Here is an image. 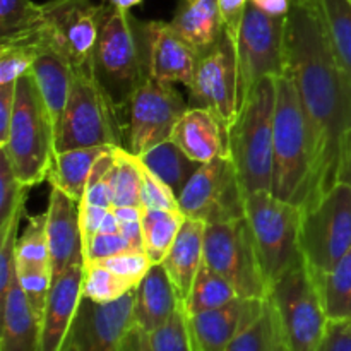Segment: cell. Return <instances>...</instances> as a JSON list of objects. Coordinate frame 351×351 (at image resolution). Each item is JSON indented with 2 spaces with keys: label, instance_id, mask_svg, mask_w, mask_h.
Listing matches in <instances>:
<instances>
[{
  "label": "cell",
  "instance_id": "40",
  "mask_svg": "<svg viewBox=\"0 0 351 351\" xmlns=\"http://www.w3.org/2000/svg\"><path fill=\"white\" fill-rule=\"evenodd\" d=\"M29 189L31 187L17 180L9 158L3 151H0V228L9 223L17 209L26 206Z\"/></svg>",
  "mask_w": 351,
  "mask_h": 351
},
{
  "label": "cell",
  "instance_id": "21",
  "mask_svg": "<svg viewBox=\"0 0 351 351\" xmlns=\"http://www.w3.org/2000/svg\"><path fill=\"white\" fill-rule=\"evenodd\" d=\"M171 141L197 163L228 154V129L208 108L189 106L175 125Z\"/></svg>",
  "mask_w": 351,
  "mask_h": 351
},
{
  "label": "cell",
  "instance_id": "1",
  "mask_svg": "<svg viewBox=\"0 0 351 351\" xmlns=\"http://www.w3.org/2000/svg\"><path fill=\"white\" fill-rule=\"evenodd\" d=\"M287 69L293 75L312 139V175L304 208L351 175V79L326 33L319 0H293L287 16Z\"/></svg>",
  "mask_w": 351,
  "mask_h": 351
},
{
  "label": "cell",
  "instance_id": "35",
  "mask_svg": "<svg viewBox=\"0 0 351 351\" xmlns=\"http://www.w3.org/2000/svg\"><path fill=\"white\" fill-rule=\"evenodd\" d=\"M225 351H290L285 341L276 312L267 298L259 319Z\"/></svg>",
  "mask_w": 351,
  "mask_h": 351
},
{
  "label": "cell",
  "instance_id": "38",
  "mask_svg": "<svg viewBox=\"0 0 351 351\" xmlns=\"http://www.w3.org/2000/svg\"><path fill=\"white\" fill-rule=\"evenodd\" d=\"M130 281L123 280L122 276L113 271L106 269L101 264H88L84 271V281H82V297L96 304H110L117 302L127 295L129 291L136 290Z\"/></svg>",
  "mask_w": 351,
  "mask_h": 351
},
{
  "label": "cell",
  "instance_id": "54",
  "mask_svg": "<svg viewBox=\"0 0 351 351\" xmlns=\"http://www.w3.org/2000/svg\"><path fill=\"white\" fill-rule=\"evenodd\" d=\"M350 184H351V175H350Z\"/></svg>",
  "mask_w": 351,
  "mask_h": 351
},
{
  "label": "cell",
  "instance_id": "7",
  "mask_svg": "<svg viewBox=\"0 0 351 351\" xmlns=\"http://www.w3.org/2000/svg\"><path fill=\"white\" fill-rule=\"evenodd\" d=\"M254 249L267 287L300 263L302 208L276 197L271 191L256 192L245 201Z\"/></svg>",
  "mask_w": 351,
  "mask_h": 351
},
{
  "label": "cell",
  "instance_id": "50",
  "mask_svg": "<svg viewBox=\"0 0 351 351\" xmlns=\"http://www.w3.org/2000/svg\"><path fill=\"white\" fill-rule=\"evenodd\" d=\"M134 350L136 351H153L151 350L147 332L141 331L139 328L134 329Z\"/></svg>",
  "mask_w": 351,
  "mask_h": 351
},
{
  "label": "cell",
  "instance_id": "24",
  "mask_svg": "<svg viewBox=\"0 0 351 351\" xmlns=\"http://www.w3.org/2000/svg\"><path fill=\"white\" fill-rule=\"evenodd\" d=\"M180 298L163 264H153L136 288L134 324L144 332H153L180 307Z\"/></svg>",
  "mask_w": 351,
  "mask_h": 351
},
{
  "label": "cell",
  "instance_id": "14",
  "mask_svg": "<svg viewBox=\"0 0 351 351\" xmlns=\"http://www.w3.org/2000/svg\"><path fill=\"white\" fill-rule=\"evenodd\" d=\"M189 106L171 82L147 77L127 103L125 149L141 156L163 141L171 139L175 125Z\"/></svg>",
  "mask_w": 351,
  "mask_h": 351
},
{
  "label": "cell",
  "instance_id": "10",
  "mask_svg": "<svg viewBox=\"0 0 351 351\" xmlns=\"http://www.w3.org/2000/svg\"><path fill=\"white\" fill-rule=\"evenodd\" d=\"M287 17H273L247 3L235 36L239 71V110L254 86L287 72Z\"/></svg>",
  "mask_w": 351,
  "mask_h": 351
},
{
  "label": "cell",
  "instance_id": "27",
  "mask_svg": "<svg viewBox=\"0 0 351 351\" xmlns=\"http://www.w3.org/2000/svg\"><path fill=\"white\" fill-rule=\"evenodd\" d=\"M113 147L115 146H95L57 151L53 168L47 182H50L51 187L60 189L72 199L81 202L84 199L93 168L99 158L110 153Z\"/></svg>",
  "mask_w": 351,
  "mask_h": 351
},
{
  "label": "cell",
  "instance_id": "44",
  "mask_svg": "<svg viewBox=\"0 0 351 351\" xmlns=\"http://www.w3.org/2000/svg\"><path fill=\"white\" fill-rule=\"evenodd\" d=\"M134 249L129 240L120 232L115 233H96L82 242V256L84 264H96L108 257L122 254L125 250Z\"/></svg>",
  "mask_w": 351,
  "mask_h": 351
},
{
  "label": "cell",
  "instance_id": "30",
  "mask_svg": "<svg viewBox=\"0 0 351 351\" xmlns=\"http://www.w3.org/2000/svg\"><path fill=\"white\" fill-rule=\"evenodd\" d=\"M315 283L328 321H351V249Z\"/></svg>",
  "mask_w": 351,
  "mask_h": 351
},
{
  "label": "cell",
  "instance_id": "22",
  "mask_svg": "<svg viewBox=\"0 0 351 351\" xmlns=\"http://www.w3.org/2000/svg\"><path fill=\"white\" fill-rule=\"evenodd\" d=\"M2 332L0 351H38L41 338V317L34 312L21 288L17 273L9 288L0 295Z\"/></svg>",
  "mask_w": 351,
  "mask_h": 351
},
{
  "label": "cell",
  "instance_id": "32",
  "mask_svg": "<svg viewBox=\"0 0 351 351\" xmlns=\"http://www.w3.org/2000/svg\"><path fill=\"white\" fill-rule=\"evenodd\" d=\"M141 161L123 146L113 151L110 194L112 208L117 206H141Z\"/></svg>",
  "mask_w": 351,
  "mask_h": 351
},
{
  "label": "cell",
  "instance_id": "25",
  "mask_svg": "<svg viewBox=\"0 0 351 351\" xmlns=\"http://www.w3.org/2000/svg\"><path fill=\"white\" fill-rule=\"evenodd\" d=\"M38 43H40V51H38V57L29 74L33 75L38 91L53 119L55 127H57L65 105H67L75 71L58 51L41 43L40 40Z\"/></svg>",
  "mask_w": 351,
  "mask_h": 351
},
{
  "label": "cell",
  "instance_id": "46",
  "mask_svg": "<svg viewBox=\"0 0 351 351\" xmlns=\"http://www.w3.org/2000/svg\"><path fill=\"white\" fill-rule=\"evenodd\" d=\"M315 351H351V321H328Z\"/></svg>",
  "mask_w": 351,
  "mask_h": 351
},
{
  "label": "cell",
  "instance_id": "9",
  "mask_svg": "<svg viewBox=\"0 0 351 351\" xmlns=\"http://www.w3.org/2000/svg\"><path fill=\"white\" fill-rule=\"evenodd\" d=\"M267 300L276 312L288 350L315 351L328 317L314 274L304 259L271 285Z\"/></svg>",
  "mask_w": 351,
  "mask_h": 351
},
{
  "label": "cell",
  "instance_id": "6",
  "mask_svg": "<svg viewBox=\"0 0 351 351\" xmlns=\"http://www.w3.org/2000/svg\"><path fill=\"white\" fill-rule=\"evenodd\" d=\"M119 110L95 67L75 71L67 105L57 123V151L123 146Z\"/></svg>",
  "mask_w": 351,
  "mask_h": 351
},
{
  "label": "cell",
  "instance_id": "18",
  "mask_svg": "<svg viewBox=\"0 0 351 351\" xmlns=\"http://www.w3.org/2000/svg\"><path fill=\"white\" fill-rule=\"evenodd\" d=\"M264 305L266 298L239 297L223 307L187 314L194 350L225 351L259 319Z\"/></svg>",
  "mask_w": 351,
  "mask_h": 351
},
{
  "label": "cell",
  "instance_id": "48",
  "mask_svg": "<svg viewBox=\"0 0 351 351\" xmlns=\"http://www.w3.org/2000/svg\"><path fill=\"white\" fill-rule=\"evenodd\" d=\"M17 84V82H16ZM16 84L0 86V146L7 141L16 105Z\"/></svg>",
  "mask_w": 351,
  "mask_h": 351
},
{
  "label": "cell",
  "instance_id": "11",
  "mask_svg": "<svg viewBox=\"0 0 351 351\" xmlns=\"http://www.w3.org/2000/svg\"><path fill=\"white\" fill-rule=\"evenodd\" d=\"M43 5L38 40L62 55L74 71L95 67L103 3L93 0H50Z\"/></svg>",
  "mask_w": 351,
  "mask_h": 351
},
{
  "label": "cell",
  "instance_id": "8",
  "mask_svg": "<svg viewBox=\"0 0 351 351\" xmlns=\"http://www.w3.org/2000/svg\"><path fill=\"white\" fill-rule=\"evenodd\" d=\"M351 249V184H336L315 204L302 209L300 250L314 278L336 266Z\"/></svg>",
  "mask_w": 351,
  "mask_h": 351
},
{
  "label": "cell",
  "instance_id": "37",
  "mask_svg": "<svg viewBox=\"0 0 351 351\" xmlns=\"http://www.w3.org/2000/svg\"><path fill=\"white\" fill-rule=\"evenodd\" d=\"M36 33L38 29L26 40L0 43V86L16 84L23 75L29 74L40 51Z\"/></svg>",
  "mask_w": 351,
  "mask_h": 351
},
{
  "label": "cell",
  "instance_id": "15",
  "mask_svg": "<svg viewBox=\"0 0 351 351\" xmlns=\"http://www.w3.org/2000/svg\"><path fill=\"white\" fill-rule=\"evenodd\" d=\"M192 106L208 108L228 129L239 115V71L235 41L228 33L201 51L194 81L189 88Z\"/></svg>",
  "mask_w": 351,
  "mask_h": 351
},
{
  "label": "cell",
  "instance_id": "3",
  "mask_svg": "<svg viewBox=\"0 0 351 351\" xmlns=\"http://www.w3.org/2000/svg\"><path fill=\"white\" fill-rule=\"evenodd\" d=\"M311 129L295 79L287 69L283 75L276 77L271 192L283 201L304 208L311 187Z\"/></svg>",
  "mask_w": 351,
  "mask_h": 351
},
{
  "label": "cell",
  "instance_id": "29",
  "mask_svg": "<svg viewBox=\"0 0 351 351\" xmlns=\"http://www.w3.org/2000/svg\"><path fill=\"white\" fill-rule=\"evenodd\" d=\"M143 208V206H141ZM187 216L180 209L143 208L144 252L153 264H161L170 252Z\"/></svg>",
  "mask_w": 351,
  "mask_h": 351
},
{
  "label": "cell",
  "instance_id": "19",
  "mask_svg": "<svg viewBox=\"0 0 351 351\" xmlns=\"http://www.w3.org/2000/svg\"><path fill=\"white\" fill-rule=\"evenodd\" d=\"M84 271V259H79L51 283L47 307L41 317V338L38 351H62L67 343L82 300Z\"/></svg>",
  "mask_w": 351,
  "mask_h": 351
},
{
  "label": "cell",
  "instance_id": "41",
  "mask_svg": "<svg viewBox=\"0 0 351 351\" xmlns=\"http://www.w3.org/2000/svg\"><path fill=\"white\" fill-rule=\"evenodd\" d=\"M24 206L17 209L3 228H0V295L9 288L16 276V250L19 240V223Z\"/></svg>",
  "mask_w": 351,
  "mask_h": 351
},
{
  "label": "cell",
  "instance_id": "5",
  "mask_svg": "<svg viewBox=\"0 0 351 351\" xmlns=\"http://www.w3.org/2000/svg\"><path fill=\"white\" fill-rule=\"evenodd\" d=\"M95 71L120 108L127 106L136 89L147 79L143 21L130 16L129 10L103 2Z\"/></svg>",
  "mask_w": 351,
  "mask_h": 351
},
{
  "label": "cell",
  "instance_id": "34",
  "mask_svg": "<svg viewBox=\"0 0 351 351\" xmlns=\"http://www.w3.org/2000/svg\"><path fill=\"white\" fill-rule=\"evenodd\" d=\"M319 7L336 58L351 79V0H319Z\"/></svg>",
  "mask_w": 351,
  "mask_h": 351
},
{
  "label": "cell",
  "instance_id": "36",
  "mask_svg": "<svg viewBox=\"0 0 351 351\" xmlns=\"http://www.w3.org/2000/svg\"><path fill=\"white\" fill-rule=\"evenodd\" d=\"M43 21V5L33 0H0V43L31 36Z\"/></svg>",
  "mask_w": 351,
  "mask_h": 351
},
{
  "label": "cell",
  "instance_id": "20",
  "mask_svg": "<svg viewBox=\"0 0 351 351\" xmlns=\"http://www.w3.org/2000/svg\"><path fill=\"white\" fill-rule=\"evenodd\" d=\"M47 235L50 247L51 274L60 276L82 256L81 209L79 202L57 187L50 189L47 208Z\"/></svg>",
  "mask_w": 351,
  "mask_h": 351
},
{
  "label": "cell",
  "instance_id": "26",
  "mask_svg": "<svg viewBox=\"0 0 351 351\" xmlns=\"http://www.w3.org/2000/svg\"><path fill=\"white\" fill-rule=\"evenodd\" d=\"M170 24L199 51L208 50L225 33L218 0H178Z\"/></svg>",
  "mask_w": 351,
  "mask_h": 351
},
{
  "label": "cell",
  "instance_id": "17",
  "mask_svg": "<svg viewBox=\"0 0 351 351\" xmlns=\"http://www.w3.org/2000/svg\"><path fill=\"white\" fill-rule=\"evenodd\" d=\"M147 77L191 88L201 51L165 21H143Z\"/></svg>",
  "mask_w": 351,
  "mask_h": 351
},
{
  "label": "cell",
  "instance_id": "47",
  "mask_svg": "<svg viewBox=\"0 0 351 351\" xmlns=\"http://www.w3.org/2000/svg\"><path fill=\"white\" fill-rule=\"evenodd\" d=\"M218 3L219 10H221L225 31L235 40L237 31H239L240 23H242V17L245 14L249 0H218Z\"/></svg>",
  "mask_w": 351,
  "mask_h": 351
},
{
  "label": "cell",
  "instance_id": "42",
  "mask_svg": "<svg viewBox=\"0 0 351 351\" xmlns=\"http://www.w3.org/2000/svg\"><path fill=\"white\" fill-rule=\"evenodd\" d=\"M96 264H101L106 269L113 271L115 274L122 276L123 280L130 281L134 287H137V285L143 281V278L146 276L147 271L153 266V263H151L149 257L146 256V252L137 249L125 250V252L117 254V256L108 257V259ZM86 266H88V264H86Z\"/></svg>",
  "mask_w": 351,
  "mask_h": 351
},
{
  "label": "cell",
  "instance_id": "45",
  "mask_svg": "<svg viewBox=\"0 0 351 351\" xmlns=\"http://www.w3.org/2000/svg\"><path fill=\"white\" fill-rule=\"evenodd\" d=\"M81 209V233L82 242L96 233H115L119 232V219L112 208L79 202Z\"/></svg>",
  "mask_w": 351,
  "mask_h": 351
},
{
  "label": "cell",
  "instance_id": "49",
  "mask_svg": "<svg viewBox=\"0 0 351 351\" xmlns=\"http://www.w3.org/2000/svg\"><path fill=\"white\" fill-rule=\"evenodd\" d=\"M249 2L269 16L287 17L290 14L293 0H249Z\"/></svg>",
  "mask_w": 351,
  "mask_h": 351
},
{
  "label": "cell",
  "instance_id": "31",
  "mask_svg": "<svg viewBox=\"0 0 351 351\" xmlns=\"http://www.w3.org/2000/svg\"><path fill=\"white\" fill-rule=\"evenodd\" d=\"M240 295L233 288L228 280L213 271L206 263H202L194 285H192L191 295L185 302V312L187 314H197V312L211 311V308L223 307L230 302L237 300Z\"/></svg>",
  "mask_w": 351,
  "mask_h": 351
},
{
  "label": "cell",
  "instance_id": "4",
  "mask_svg": "<svg viewBox=\"0 0 351 351\" xmlns=\"http://www.w3.org/2000/svg\"><path fill=\"white\" fill-rule=\"evenodd\" d=\"M21 184L33 187L48 180L57 154V127L33 75L16 84V105L9 136L0 146Z\"/></svg>",
  "mask_w": 351,
  "mask_h": 351
},
{
  "label": "cell",
  "instance_id": "55",
  "mask_svg": "<svg viewBox=\"0 0 351 351\" xmlns=\"http://www.w3.org/2000/svg\"><path fill=\"white\" fill-rule=\"evenodd\" d=\"M304 2H308V0H304Z\"/></svg>",
  "mask_w": 351,
  "mask_h": 351
},
{
  "label": "cell",
  "instance_id": "2",
  "mask_svg": "<svg viewBox=\"0 0 351 351\" xmlns=\"http://www.w3.org/2000/svg\"><path fill=\"white\" fill-rule=\"evenodd\" d=\"M276 77L257 82L228 127V154L245 194L273 189Z\"/></svg>",
  "mask_w": 351,
  "mask_h": 351
},
{
  "label": "cell",
  "instance_id": "52",
  "mask_svg": "<svg viewBox=\"0 0 351 351\" xmlns=\"http://www.w3.org/2000/svg\"><path fill=\"white\" fill-rule=\"evenodd\" d=\"M134 329H136V328H134ZM134 329L130 331V335L127 336L125 343H123L122 351H136V350H134Z\"/></svg>",
  "mask_w": 351,
  "mask_h": 351
},
{
  "label": "cell",
  "instance_id": "53",
  "mask_svg": "<svg viewBox=\"0 0 351 351\" xmlns=\"http://www.w3.org/2000/svg\"><path fill=\"white\" fill-rule=\"evenodd\" d=\"M62 351H82V350L79 348V345H77V343H75L74 339H72L71 336H69L67 343H65V345H64V348H62Z\"/></svg>",
  "mask_w": 351,
  "mask_h": 351
},
{
  "label": "cell",
  "instance_id": "39",
  "mask_svg": "<svg viewBox=\"0 0 351 351\" xmlns=\"http://www.w3.org/2000/svg\"><path fill=\"white\" fill-rule=\"evenodd\" d=\"M147 338L153 351H195L184 305H180L165 324L149 332Z\"/></svg>",
  "mask_w": 351,
  "mask_h": 351
},
{
  "label": "cell",
  "instance_id": "13",
  "mask_svg": "<svg viewBox=\"0 0 351 351\" xmlns=\"http://www.w3.org/2000/svg\"><path fill=\"white\" fill-rule=\"evenodd\" d=\"M178 206L206 225L245 218V194L230 154L202 163L178 194Z\"/></svg>",
  "mask_w": 351,
  "mask_h": 351
},
{
  "label": "cell",
  "instance_id": "33",
  "mask_svg": "<svg viewBox=\"0 0 351 351\" xmlns=\"http://www.w3.org/2000/svg\"><path fill=\"white\" fill-rule=\"evenodd\" d=\"M51 271L47 235V213L29 216L27 226L17 240L16 271Z\"/></svg>",
  "mask_w": 351,
  "mask_h": 351
},
{
  "label": "cell",
  "instance_id": "28",
  "mask_svg": "<svg viewBox=\"0 0 351 351\" xmlns=\"http://www.w3.org/2000/svg\"><path fill=\"white\" fill-rule=\"evenodd\" d=\"M141 163L165 182L175 194H180L189 178L195 173L201 163L189 158L171 139L163 141L137 156Z\"/></svg>",
  "mask_w": 351,
  "mask_h": 351
},
{
  "label": "cell",
  "instance_id": "43",
  "mask_svg": "<svg viewBox=\"0 0 351 351\" xmlns=\"http://www.w3.org/2000/svg\"><path fill=\"white\" fill-rule=\"evenodd\" d=\"M141 161V160H139ZM141 206L151 209H180L178 195L141 163Z\"/></svg>",
  "mask_w": 351,
  "mask_h": 351
},
{
  "label": "cell",
  "instance_id": "12",
  "mask_svg": "<svg viewBox=\"0 0 351 351\" xmlns=\"http://www.w3.org/2000/svg\"><path fill=\"white\" fill-rule=\"evenodd\" d=\"M204 263L228 280L240 297L267 298L269 287L245 218L206 225Z\"/></svg>",
  "mask_w": 351,
  "mask_h": 351
},
{
  "label": "cell",
  "instance_id": "51",
  "mask_svg": "<svg viewBox=\"0 0 351 351\" xmlns=\"http://www.w3.org/2000/svg\"><path fill=\"white\" fill-rule=\"evenodd\" d=\"M103 2L108 3V5H112V7H117V9L130 10L132 7L143 3V0H103Z\"/></svg>",
  "mask_w": 351,
  "mask_h": 351
},
{
  "label": "cell",
  "instance_id": "23",
  "mask_svg": "<svg viewBox=\"0 0 351 351\" xmlns=\"http://www.w3.org/2000/svg\"><path fill=\"white\" fill-rule=\"evenodd\" d=\"M204 221L192 218L185 219L170 252L161 263L184 307L191 295L195 276L204 263Z\"/></svg>",
  "mask_w": 351,
  "mask_h": 351
},
{
  "label": "cell",
  "instance_id": "16",
  "mask_svg": "<svg viewBox=\"0 0 351 351\" xmlns=\"http://www.w3.org/2000/svg\"><path fill=\"white\" fill-rule=\"evenodd\" d=\"M136 290L110 304H96L82 297L71 338L82 351H122L134 324Z\"/></svg>",
  "mask_w": 351,
  "mask_h": 351
}]
</instances>
